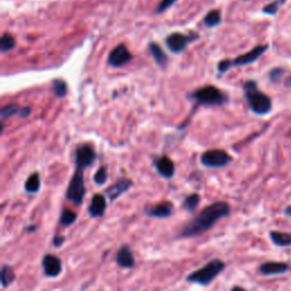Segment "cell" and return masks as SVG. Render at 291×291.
Wrapping results in <instances>:
<instances>
[{"mask_svg": "<svg viewBox=\"0 0 291 291\" xmlns=\"http://www.w3.org/2000/svg\"><path fill=\"white\" fill-rule=\"evenodd\" d=\"M230 214V205L225 202H216L207 206L200 213L183 226L180 237H197L211 230L222 218Z\"/></svg>", "mask_w": 291, "mask_h": 291, "instance_id": "6da1fadb", "label": "cell"}, {"mask_svg": "<svg viewBox=\"0 0 291 291\" xmlns=\"http://www.w3.org/2000/svg\"><path fill=\"white\" fill-rule=\"evenodd\" d=\"M224 269H225V263L223 261L212 259L199 270H196L195 272L189 274L187 281L190 283H197L200 286H208L216 277L221 274Z\"/></svg>", "mask_w": 291, "mask_h": 291, "instance_id": "7a4b0ae2", "label": "cell"}, {"mask_svg": "<svg viewBox=\"0 0 291 291\" xmlns=\"http://www.w3.org/2000/svg\"><path fill=\"white\" fill-rule=\"evenodd\" d=\"M243 89H245L246 99L248 101L251 111L258 114V115H264V114H267L271 111V108H272L271 99L265 93L259 91L256 82H246Z\"/></svg>", "mask_w": 291, "mask_h": 291, "instance_id": "3957f363", "label": "cell"}, {"mask_svg": "<svg viewBox=\"0 0 291 291\" xmlns=\"http://www.w3.org/2000/svg\"><path fill=\"white\" fill-rule=\"evenodd\" d=\"M191 98L199 104L210 106H222L227 101L225 94L214 85H205L203 88L196 90L191 94Z\"/></svg>", "mask_w": 291, "mask_h": 291, "instance_id": "277c9868", "label": "cell"}, {"mask_svg": "<svg viewBox=\"0 0 291 291\" xmlns=\"http://www.w3.org/2000/svg\"><path fill=\"white\" fill-rule=\"evenodd\" d=\"M85 184H84V170L77 168L70 181V184L66 191V198L74 205L80 206L83 202L85 196Z\"/></svg>", "mask_w": 291, "mask_h": 291, "instance_id": "5b68a950", "label": "cell"}, {"mask_svg": "<svg viewBox=\"0 0 291 291\" xmlns=\"http://www.w3.org/2000/svg\"><path fill=\"white\" fill-rule=\"evenodd\" d=\"M232 160L231 156L222 149H211L204 152L200 157V162L206 167L218 168L223 167Z\"/></svg>", "mask_w": 291, "mask_h": 291, "instance_id": "8992f818", "label": "cell"}, {"mask_svg": "<svg viewBox=\"0 0 291 291\" xmlns=\"http://www.w3.org/2000/svg\"><path fill=\"white\" fill-rule=\"evenodd\" d=\"M97 158L96 151L90 145L78 146L75 152V164L77 168L85 170L94 163Z\"/></svg>", "mask_w": 291, "mask_h": 291, "instance_id": "52a82bcc", "label": "cell"}, {"mask_svg": "<svg viewBox=\"0 0 291 291\" xmlns=\"http://www.w3.org/2000/svg\"><path fill=\"white\" fill-rule=\"evenodd\" d=\"M43 273L48 278H56L62 273L63 265L60 257L53 254H47L42 258Z\"/></svg>", "mask_w": 291, "mask_h": 291, "instance_id": "ba28073f", "label": "cell"}, {"mask_svg": "<svg viewBox=\"0 0 291 291\" xmlns=\"http://www.w3.org/2000/svg\"><path fill=\"white\" fill-rule=\"evenodd\" d=\"M131 60H132V55L124 45H120L115 47L108 56V63L109 65L113 66V68L123 66Z\"/></svg>", "mask_w": 291, "mask_h": 291, "instance_id": "9c48e42d", "label": "cell"}, {"mask_svg": "<svg viewBox=\"0 0 291 291\" xmlns=\"http://www.w3.org/2000/svg\"><path fill=\"white\" fill-rule=\"evenodd\" d=\"M190 41H191L190 37L176 32V33H172L171 35H168L166 39V46L172 53L179 54L187 48V46L189 45V42Z\"/></svg>", "mask_w": 291, "mask_h": 291, "instance_id": "30bf717a", "label": "cell"}, {"mask_svg": "<svg viewBox=\"0 0 291 291\" xmlns=\"http://www.w3.org/2000/svg\"><path fill=\"white\" fill-rule=\"evenodd\" d=\"M131 187H132V181L130 179L123 178V179L117 180L115 183L106 189L105 194L111 202H114V200H116L117 198L121 197L124 192H127Z\"/></svg>", "mask_w": 291, "mask_h": 291, "instance_id": "8fae6325", "label": "cell"}, {"mask_svg": "<svg viewBox=\"0 0 291 291\" xmlns=\"http://www.w3.org/2000/svg\"><path fill=\"white\" fill-rule=\"evenodd\" d=\"M115 262L122 269H132L136 264V258L133 256L131 248L128 245H123L116 253Z\"/></svg>", "mask_w": 291, "mask_h": 291, "instance_id": "7c38bea8", "label": "cell"}, {"mask_svg": "<svg viewBox=\"0 0 291 291\" xmlns=\"http://www.w3.org/2000/svg\"><path fill=\"white\" fill-rule=\"evenodd\" d=\"M266 49H267L266 45L258 46V47H256V48H254L253 50H250V52L237 57L234 61H231V64H232V66L233 65L241 66V65L251 64V63L256 62L259 58V56H262V55L265 53Z\"/></svg>", "mask_w": 291, "mask_h": 291, "instance_id": "4fadbf2b", "label": "cell"}, {"mask_svg": "<svg viewBox=\"0 0 291 291\" xmlns=\"http://www.w3.org/2000/svg\"><path fill=\"white\" fill-rule=\"evenodd\" d=\"M106 208H107V202H106L105 196L97 194L92 197L88 211L91 218H101V216H104Z\"/></svg>", "mask_w": 291, "mask_h": 291, "instance_id": "5bb4252c", "label": "cell"}, {"mask_svg": "<svg viewBox=\"0 0 291 291\" xmlns=\"http://www.w3.org/2000/svg\"><path fill=\"white\" fill-rule=\"evenodd\" d=\"M155 166H156L157 172H158L163 178L171 179L174 176L175 166H174V163L172 162V159H170V157L167 156L159 157V158L155 162Z\"/></svg>", "mask_w": 291, "mask_h": 291, "instance_id": "9a60e30c", "label": "cell"}, {"mask_svg": "<svg viewBox=\"0 0 291 291\" xmlns=\"http://www.w3.org/2000/svg\"><path fill=\"white\" fill-rule=\"evenodd\" d=\"M173 204L171 202H162L157 204L154 207H151L150 210H148V215L151 216V218H170L173 214Z\"/></svg>", "mask_w": 291, "mask_h": 291, "instance_id": "2e32d148", "label": "cell"}, {"mask_svg": "<svg viewBox=\"0 0 291 291\" xmlns=\"http://www.w3.org/2000/svg\"><path fill=\"white\" fill-rule=\"evenodd\" d=\"M289 266L287 263L282 262H266L264 264H262L259 267V272L264 275H277L282 274L286 271H288Z\"/></svg>", "mask_w": 291, "mask_h": 291, "instance_id": "e0dca14e", "label": "cell"}, {"mask_svg": "<svg viewBox=\"0 0 291 291\" xmlns=\"http://www.w3.org/2000/svg\"><path fill=\"white\" fill-rule=\"evenodd\" d=\"M149 52H150L152 57H154L155 62L159 66L165 68V66L167 65L168 57H167V55L164 53V50L160 48L159 45H157V43H155V42H151L150 45H149Z\"/></svg>", "mask_w": 291, "mask_h": 291, "instance_id": "ac0fdd59", "label": "cell"}, {"mask_svg": "<svg viewBox=\"0 0 291 291\" xmlns=\"http://www.w3.org/2000/svg\"><path fill=\"white\" fill-rule=\"evenodd\" d=\"M270 237L277 246L287 247L291 245V233H285V232H279V231H271Z\"/></svg>", "mask_w": 291, "mask_h": 291, "instance_id": "d6986e66", "label": "cell"}, {"mask_svg": "<svg viewBox=\"0 0 291 291\" xmlns=\"http://www.w3.org/2000/svg\"><path fill=\"white\" fill-rule=\"evenodd\" d=\"M40 186H41V180H40V175H39L38 172L33 173L31 174L27 180L25 181L24 184V189L26 192H30V194H35L40 190Z\"/></svg>", "mask_w": 291, "mask_h": 291, "instance_id": "ffe728a7", "label": "cell"}, {"mask_svg": "<svg viewBox=\"0 0 291 291\" xmlns=\"http://www.w3.org/2000/svg\"><path fill=\"white\" fill-rule=\"evenodd\" d=\"M16 279V275L14 273L13 267L9 265H2L1 267V286L2 288H7Z\"/></svg>", "mask_w": 291, "mask_h": 291, "instance_id": "44dd1931", "label": "cell"}, {"mask_svg": "<svg viewBox=\"0 0 291 291\" xmlns=\"http://www.w3.org/2000/svg\"><path fill=\"white\" fill-rule=\"evenodd\" d=\"M76 218H77V215H76L75 212L65 208V210H63L62 213H61L60 223L64 226H70L76 221Z\"/></svg>", "mask_w": 291, "mask_h": 291, "instance_id": "7402d4cb", "label": "cell"}, {"mask_svg": "<svg viewBox=\"0 0 291 291\" xmlns=\"http://www.w3.org/2000/svg\"><path fill=\"white\" fill-rule=\"evenodd\" d=\"M200 203V197L198 194H191L189 195L188 197H186L183 202V208L186 211H188L189 213H192V212H195L196 208L198 207Z\"/></svg>", "mask_w": 291, "mask_h": 291, "instance_id": "603a6c76", "label": "cell"}, {"mask_svg": "<svg viewBox=\"0 0 291 291\" xmlns=\"http://www.w3.org/2000/svg\"><path fill=\"white\" fill-rule=\"evenodd\" d=\"M15 46H16V41H15L13 35H10L9 33L2 34L1 39H0V49H1L2 53H7L14 49Z\"/></svg>", "mask_w": 291, "mask_h": 291, "instance_id": "cb8c5ba5", "label": "cell"}, {"mask_svg": "<svg viewBox=\"0 0 291 291\" xmlns=\"http://www.w3.org/2000/svg\"><path fill=\"white\" fill-rule=\"evenodd\" d=\"M221 13L218 10H211L204 18V23L208 27H215L221 23Z\"/></svg>", "mask_w": 291, "mask_h": 291, "instance_id": "d4e9b609", "label": "cell"}, {"mask_svg": "<svg viewBox=\"0 0 291 291\" xmlns=\"http://www.w3.org/2000/svg\"><path fill=\"white\" fill-rule=\"evenodd\" d=\"M53 90L55 96L58 98H63L66 96V93H68V84H66V82L64 80H62V78H57V80L53 81Z\"/></svg>", "mask_w": 291, "mask_h": 291, "instance_id": "484cf974", "label": "cell"}, {"mask_svg": "<svg viewBox=\"0 0 291 291\" xmlns=\"http://www.w3.org/2000/svg\"><path fill=\"white\" fill-rule=\"evenodd\" d=\"M22 108H19L17 104H10L6 105L1 108V112H0V115H1L2 120L9 119V117L14 115H19V112H21Z\"/></svg>", "mask_w": 291, "mask_h": 291, "instance_id": "4316f807", "label": "cell"}, {"mask_svg": "<svg viewBox=\"0 0 291 291\" xmlns=\"http://www.w3.org/2000/svg\"><path fill=\"white\" fill-rule=\"evenodd\" d=\"M107 179H108V174H107V170H106L105 166H101L100 168H98V171L96 172V174L93 176V180L94 182L97 184H105L107 182Z\"/></svg>", "mask_w": 291, "mask_h": 291, "instance_id": "83f0119b", "label": "cell"}, {"mask_svg": "<svg viewBox=\"0 0 291 291\" xmlns=\"http://www.w3.org/2000/svg\"><path fill=\"white\" fill-rule=\"evenodd\" d=\"M176 1H178V0H162V1L159 2L158 7H157V13H162V11L168 9L171 6H173V3Z\"/></svg>", "mask_w": 291, "mask_h": 291, "instance_id": "f1b7e54d", "label": "cell"}, {"mask_svg": "<svg viewBox=\"0 0 291 291\" xmlns=\"http://www.w3.org/2000/svg\"><path fill=\"white\" fill-rule=\"evenodd\" d=\"M231 66H232L231 61H229V60L222 61V62H219V63H218V70L221 73H224V72H226L227 70H230V69H231Z\"/></svg>", "mask_w": 291, "mask_h": 291, "instance_id": "f546056e", "label": "cell"}, {"mask_svg": "<svg viewBox=\"0 0 291 291\" xmlns=\"http://www.w3.org/2000/svg\"><path fill=\"white\" fill-rule=\"evenodd\" d=\"M279 8V5H278V1H275L273 3H270V5H267L264 9H263V11H265V13L267 14H271L273 15L277 13V10Z\"/></svg>", "mask_w": 291, "mask_h": 291, "instance_id": "4dcf8cb0", "label": "cell"}, {"mask_svg": "<svg viewBox=\"0 0 291 291\" xmlns=\"http://www.w3.org/2000/svg\"><path fill=\"white\" fill-rule=\"evenodd\" d=\"M64 242H65V237H63V235H55L54 237L53 243L55 247H61Z\"/></svg>", "mask_w": 291, "mask_h": 291, "instance_id": "1f68e13d", "label": "cell"}, {"mask_svg": "<svg viewBox=\"0 0 291 291\" xmlns=\"http://www.w3.org/2000/svg\"><path fill=\"white\" fill-rule=\"evenodd\" d=\"M30 113H31V108L30 107H24V108L21 109V112H19V116L26 117V116L30 115Z\"/></svg>", "mask_w": 291, "mask_h": 291, "instance_id": "d6a6232c", "label": "cell"}, {"mask_svg": "<svg viewBox=\"0 0 291 291\" xmlns=\"http://www.w3.org/2000/svg\"><path fill=\"white\" fill-rule=\"evenodd\" d=\"M231 291H246V290L241 288V287H233V288L231 289Z\"/></svg>", "mask_w": 291, "mask_h": 291, "instance_id": "836d02e7", "label": "cell"}, {"mask_svg": "<svg viewBox=\"0 0 291 291\" xmlns=\"http://www.w3.org/2000/svg\"><path fill=\"white\" fill-rule=\"evenodd\" d=\"M286 214L288 215V216H290V218H291V207L286 208Z\"/></svg>", "mask_w": 291, "mask_h": 291, "instance_id": "e575fe53", "label": "cell"}]
</instances>
